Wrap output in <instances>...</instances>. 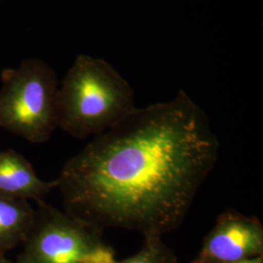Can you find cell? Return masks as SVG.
<instances>
[{
	"mask_svg": "<svg viewBox=\"0 0 263 263\" xmlns=\"http://www.w3.org/2000/svg\"><path fill=\"white\" fill-rule=\"evenodd\" d=\"M230 263H263L262 255H258V256H254L252 258H247V259H242L239 261Z\"/></svg>",
	"mask_w": 263,
	"mask_h": 263,
	"instance_id": "obj_9",
	"label": "cell"
},
{
	"mask_svg": "<svg viewBox=\"0 0 263 263\" xmlns=\"http://www.w3.org/2000/svg\"><path fill=\"white\" fill-rule=\"evenodd\" d=\"M34 217L35 209L28 201L0 198V254L26 240Z\"/></svg>",
	"mask_w": 263,
	"mask_h": 263,
	"instance_id": "obj_7",
	"label": "cell"
},
{
	"mask_svg": "<svg viewBox=\"0 0 263 263\" xmlns=\"http://www.w3.org/2000/svg\"><path fill=\"white\" fill-rule=\"evenodd\" d=\"M0 128L30 143L50 140L58 128L56 71L39 59L1 72Z\"/></svg>",
	"mask_w": 263,
	"mask_h": 263,
	"instance_id": "obj_3",
	"label": "cell"
},
{
	"mask_svg": "<svg viewBox=\"0 0 263 263\" xmlns=\"http://www.w3.org/2000/svg\"><path fill=\"white\" fill-rule=\"evenodd\" d=\"M263 226L256 216L227 211L216 218L195 263H230L262 255Z\"/></svg>",
	"mask_w": 263,
	"mask_h": 263,
	"instance_id": "obj_5",
	"label": "cell"
},
{
	"mask_svg": "<svg viewBox=\"0 0 263 263\" xmlns=\"http://www.w3.org/2000/svg\"><path fill=\"white\" fill-rule=\"evenodd\" d=\"M135 108L131 85L102 58L78 55L58 88V128L78 140L107 131Z\"/></svg>",
	"mask_w": 263,
	"mask_h": 263,
	"instance_id": "obj_2",
	"label": "cell"
},
{
	"mask_svg": "<svg viewBox=\"0 0 263 263\" xmlns=\"http://www.w3.org/2000/svg\"><path fill=\"white\" fill-rule=\"evenodd\" d=\"M116 263H174L168 252L161 245L158 236L146 237V244L135 256Z\"/></svg>",
	"mask_w": 263,
	"mask_h": 263,
	"instance_id": "obj_8",
	"label": "cell"
},
{
	"mask_svg": "<svg viewBox=\"0 0 263 263\" xmlns=\"http://www.w3.org/2000/svg\"><path fill=\"white\" fill-rule=\"evenodd\" d=\"M34 222L18 263H116L101 241L102 230L45 203L36 202Z\"/></svg>",
	"mask_w": 263,
	"mask_h": 263,
	"instance_id": "obj_4",
	"label": "cell"
},
{
	"mask_svg": "<svg viewBox=\"0 0 263 263\" xmlns=\"http://www.w3.org/2000/svg\"><path fill=\"white\" fill-rule=\"evenodd\" d=\"M219 149L207 114L180 90L94 137L66 161L57 188L66 213L90 226L159 237L184 220Z\"/></svg>",
	"mask_w": 263,
	"mask_h": 263,
	"instance_id": "obj_1",
	"label": "cell"
},
{
	"mask_svg": "<svg viewBox=\"0 0 263 263\" xmlns=\"http://www.w3.org/2000/svg\"><path fill=\"white\" fill-rule=\"evenodd\" d=\"M0 263H12L8 259H6L2 254L0 255Z\"/></svg>",
	"mask_w": 263,
	"mask_h": 263,
	"instance_id": "obj_10",
	"label": "cell"
},
{
	"mask_svg": "<svg viewBox=\"0 0 263 263\" xmlns=\"http://www.w3.org/2000/svg\"><path fill=\"white\" fill-rule=\"evenodd\" d=\"M57 187V179H40L32 164L19 152L0 151V198L38 202Z\"/></svg>",
	"mask_w": 263,
	"mask_h": 263,
	"instance_id": "obj_6",
	"label": "cell"
}]
</instances>
